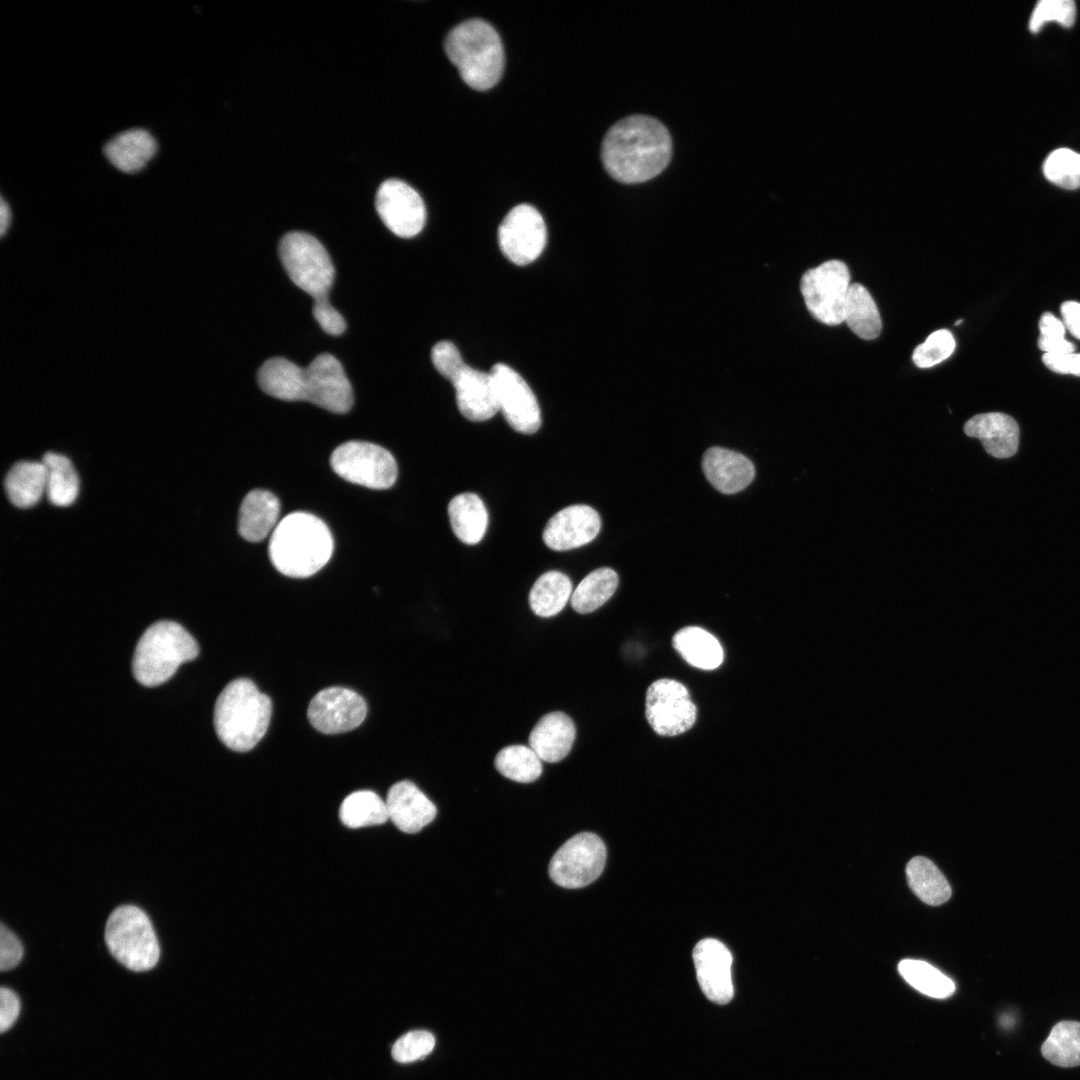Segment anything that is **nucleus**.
I'll return each mask as SVG.
<instances>
[{"instance_id": "obj_35", "label": "nucleus", "mask_w": 1080, "mask_h": 1080, "mask_svg": "<svg viewBox=\"0 0 1080 1080\" xmlns=\"http://www.w3.org/2000/svg\"><path fill=\"white\" fill-rule=\"evenodd\" d=\"M617 586L618 575L613 569L598 568L578 584L571 596V606L580 614L591 613L611 598Z\"/></svg>"}, {"instance_id": "obj_33", "label": "nucleus", "mask_w": 1080, "mask_h": 1080, "mask_svg": "<svg viewBox=\"0 0 1080 1080\" xmlns=\"http://www.w3.org/2000/svg\"><path fill=\"white\" fill-rule=\"evenodd\" d=\"M339 817L353 829L380 825L389 819L385 800L370 790L349 794L340 805Z\"/></svg>"}, {"instance_id": "obj_43", "label": "nucleus", "mask_w": 1080, "mask_h": 1080, "mask_svg": "<svg viewBox=\"0 0 1080 1080\" xmlns=\"http://www.w3.org/2000/svg\"><path fill=\"white\" fill-rule=\"evenodd\" d=\"M23 957L20 940L3 924L0 928V969L8 971L15 968Z\"/></svg>"}, {"instance_id": "obj_24", "label": "nucleus", "mask_w": 1080, "mask_h": 1080, "mask_svg": "<svg viewBox=\"0 0 1080 1080\" xmlns=\"http://www.w3.org/2000/svg\"><path fill=\"white\" fill-rule=\"evenodd\" d=\"M109 162L124 173L142 170L157 152V142L143 128H132L118 133L104 146Z\"/></svg>"}, {"instance_id": "obj_42", "label": "nucleus", "mask_w": 1080, "mask_h": 1080, "mask_svg": "<svg viewBox=\"0 0 1080 1080\" xmlns=\"http://www.w3.org/2000/svg\"><path fill=\"white\" fill-rule=\"evenodd\" d=\"M312 313L320 327L329 335H341L346 329L343 316L330 304L328 298L314 300Z\"/></svg>"}, {"instance_id": "obj_16", "label": "nucleus", "mask_w": 1080, "mask_h": 1080, "mask_svg": "<svg viewBox=\"0 0 1080 1080\" xmlns=\"http://www.w3.org/2000/svg\"><path fill=\"white\" fill-rule=\"evenodd\" d=\"M490 373L496 383L500 410L510 427L522 434L538 431L540 407L527 382L504 363L493 365Z\"/></svg>"}, {"instance_id": "obj_26", "label": "nucleus", "mask_w": 1080, "mask_h": 1080, "mask_svg": "<svg viewBox=\"0 0 1080 1080\" xmlns=\"http://www.w3.org/2000/svg\"><path fill=\"white\" fill-rule=\"evenodd\" d=\"M448 516L452 530L461 542L474 545L484 537L488 512L478 495L466 492L454 496L448 504Z\"/></svg>"}, {"instance_id": "obj_20", "label": "nucleus", "mask_w": 1080, "mask_h": 1080, "mask_svg": "<svg viewBox=\"0 0 1080 1080\" xmlns=\"http://www.w3.org/2000/svg\"><path fill=\"white\" fill-rule=\"evenodd\" d=\"M388 818L404 833H417L437 814L434 803L411 781L393 784L386 797Z\"/></svg>"}, {"instance_id": "obj_41", "label": "nucleus", "mask_w": 1080, "mask_h": 1080, "mask_svg": "<svg viewBox=\"0 0 1080 1080\" xmlns=\"http://www.w3.org/2000/svg\"><path fill=\"white\" fill-rule=\"evenodd\" d=\"M434 1036L424 1030L410 1031L392 1046L391 1054L400 1063H410L428 1055L434 1048Z\"/></svg>"}, {"instance_id": "obj_30", "label": "nucleus", "mask_w": 1080, "mask_h": 1080, "mask_svg": "<svg viewBox=\"0 0 1080 1080\" xmlns=\"http://www.w3.org/2000/svg\"><path fill=\"white\" fill-rule=\"evenodd\" d=\"M906 876L911 890L928 905L943 904L951 896V887L942 872L923 856H916L908 862Z\"/></svg>"}, {"instance_id": "obj_3", "label": "nucleus", "mask_w": 1080, "mask_h": 1080, "mask_svg": "<svg viewBox=\"0 0 1080 1080\" xmlns=\"http://www.w3.org/2000/svg\"><path fill=\"white\" fill-rule=\"evenodd\" d=\"M332 534L324 521L307 512H293L281 519L269 541V557L283 575L306 578L330 560Z\"/></svg>"}, {"instance_id": "obj_34", "label": "nucleus", "mask_w": 1080, "mask_h": 1080, "mask_svg": "<svg viewBox=\"0 0 1080 1080\" xmlns=\"http://www.w3.org/2000/svg\"><path fill=\"white\" fill-rule=\"evenodd\" d=\"M1042 1056L1055 1066L1070 1068L1080 1065V1022L1064 1020L1056 1023L1041 1046Z\"/></svg>"}, {"instance_id": "obj_13", "label": "nucleus", "mask_w": 1080, "mask_h": 1080, "mask_svg": "<svg viewBox=\"0 0 1080 1080\" xmlns=\"http://www.w3.org/2000/svg\"><path fill=\"white\" fill-rule=\"evenodd\" d=\"M645 714L657 734L676 736L694 725L697 709L682 683L662 678L654 681L647 689Z\"/></svg>"}, {"instance_id": "obj_29", "label": "nucleus", "mask_w": 1080, "mask_h": 1080, "mask_svg": "<svg viewBox=\"0 0 1080 1080\" xmlns=\"http://www.w3.org/2000/svg\"><path fill=\"white\" fill-rule=\"evenodd\" d=\"M844 322L864 340L875 339L881 333L882 321L877 305L869 291L859 283L849 287Z\"/></svg>"}, {"instance_id": "obj_23", "label": "nucleus", "mask_w": 1080, "mask_h": 1080, "mask_svg": "<svg viewBox=\"0 0 1080 1080\" xmlns=\"http://www.w3.org/2000/svg\"><path fill=\"white\" fill-rule=\"evenodd\" d=\"M576 737L571 718L555 711L544 715L529 735V746L545 762L556 763L570 752Z\"/></svg>"}, {"instance_id": "obj_14", "label": "nucleus", "mask_w": 1080, "mask_h": 1080, "mask_svg": "<svg viewBox=\"0 0 1080 1080\" xmlns=\"http://www.w3.org/2000/svg\"><path fill=\"white\" fill-rule=\"evenodd\" d=\"M546 241L547 230L541 214L526 203L513 207L498 227L500 250L509 261L519 266L537 259Z\"/></svg>"}, {"instance_id": "obj_44", "label": "nucleus", "mask_w": 1080, "mask_h": 1080, "mask_svg": "<svg viewBox=\"0 0 1080 1080\" xmlns=\"http://www.w3.org/2000/svg\"><path fill=\"white\" fill-rule=\"evenodd\" d=\"M20 1011L18 996L10 989L0 990V1032L7 1031L16 1021Z\"/></svg>"}, {"instance_id": "obj_5", "label": "nucleus", "mask_w": 1080, "mask_h": 1080, "mask_svg": "<svg viewBox=\"0 0 1080 1080\" xmlns=\"http://www.w3.org/2000/svg\"><path fill=\"white\" fill-rule=\"evenodd\" d=\"M444 50L463 81L475 90L492 88L503 74L501 38L483 19H469L451 29L445 38Z\"/></svg>"}, {"instance_id": "obj_9", "label": "nucleus", "mask_w": 1080, "mask_h": 1080, "mask_svg": "<svg viewBox=\"0 0 1080 1080\" xmlns=\"http://www.w3.org/2000/svg\"><path fill=\"white\" fill-rule=\"evenodd\" d=\"M330 465L344 480L378 490L393 486L398 474L396 460L388 450L363 441L339 445L330 456Z\"/></svg>"}, {"instance_id": "obj_49", "label": "nucleus", "mask_w": 1080, "mask_h": 1080, "mask_svg": "<svg viewBox=\"0 0 1080 1080\" xmlns=\"http://www.w3.org/2000/svg\"><path fill=\"white\" fill-rule=\"evenodd\" d=\"M11 219H12V212H11L10 206L5 201V199L3 197H1V204H0V224H1V228H0V232H1L2 236H4L5 233L7 232V230L9 229L10 224H11Z\"/></svg>"}, {"instance_id": "obj_36", "label": "nucleus", "mask_w": 1080, "mask_h": 1080, "mask_svg": "<svg viewBox=\"0 0 1080 1080\" xmlns=\"http://www.w3.org/2000/svg\"><path fill=\"white\" fill-rule=\"evenodd\" d=\"M898 971L912 987L927 996L942 999L955 991L954 982L925 961L903 959L898 964Z\"/></svg>"}, {"instance_id": "obj_22", "label": "nucleus", "mask_w": 1080, "mask_h": 1080, "mask_svg": "<svg viewBox=\"0 0 1080 1080\" xmlns=\"http://www.w3.org/2000/svg\"><path fill=\"white\" fill-rule=\"evenodd\" d=\"M963 430L967 436L978 438L986 452L995 458H1008L1017 452L1019 427L1007 414H977L965 423Z\"/></svg>"}, {"instance_id": "obj_46", "label": "nucleus", "mask_w": 1080, "mask_h": 1080, "mask_svg": "<svg viewBox=\"0 0 1080 1080\" xmlns=\"http://www.w3.org/2000/svg\"><path fill=\"white\" fill-rule=\"evenodd\" d=\"M1061 314L1065 328L1080 339V303L1067 301L1061 305Z\"/></svg>"}, {"instance_id": "obj_18", "label": "nucleus", "mask_w": 1080, "mask_h": 1080, "mask_svg": "<svg viewBox=\"0 0 1080 1080\" xmlns=\"http://www.w3.org/2000/svg\"><path fill=\"white\" fill-rule=\"evenodd\" d=\"M732 954L719 940L706 938L693 950L699 985L706 997L717 1004H727L734 995L731 977Z\"/></svg>"}, {"instance_id": "obj_27", "label": "nucleus", "mask_w": 1080, "mask_h": 1080, "mask_svg": "<svg viewBox=\"0 0 1080 1080\" xmlns=\"http://www.w3.org/2000/svg\"><path fill=\"white\" fill-rule=\"evenodd\" d=\"M4 487L10 502L26 509L36 505L46 493V471L37 461L15 463L6 474Z\"/></svg>"}, {"instance_id": "obj_6", "label": "nucleus", "mask_w": 1080, "mask_h": 1080, "mask_svg": "<svg viewBox=\"0 0 1080 1080\" xmlns=\"http://www.w3.org/2000/svg\"><path fill=\"white\" fill-rule=\"evenodd\" d=\"M195 639L180 624L162 620L149 626L139 639L132 672L142 685L153 687L169 680L184 662L197 657Z\"/></svg>"}, {"instance_id": "obj_17", "label": "nucleus", "mask_w": 1080, "mask_h": 1080, "mask_svg": "<svg viewBox=\"0 0 1080 1080\" xmlns=\"http://www.w3.org/2000/svg\"><path fill=\"white\" fill-rule=\"evenodd\" d=\"M367 704L362 696L343 687H329L310 701L307 716L311 725L324 734H338L357 728L365 719Z\"/></svg>"}, {"instance_id": "obj_38", "label": "nucleus", "mask_w": 1080, "mask_h": 1080, "mask_svg": "<svg viewBox=\"0 0 1080 1080\" xmlns=\"http://www.w3.org/2000/svg\"><path fill=\"white\" fill-rule=\"evenodd\" d=\"M1045 177L1055 185L1074 190L1080 187V154L1067 148L1054 150L1043 164Z\"/></svg>"}, {"instance_id": "obj_2", "label": "nucleus", "mask_w": 1080, "mask_h": 1080, "mask_svg": "<svg viewBox=\"0 0 1080 1080\" xmlns=\"http://www.w3.org/2000/svg\"><path fill=\"white\" fill-rule=\"evenodd\" d=\"M672 155L667 128L648 115H631L607 131L601 158L608 174L618 182L637 184L659 175Z\"/></svg>"}, {"instance_id": "obj_4", "label": "nucleus", "mask_w": 1080, "mask_h": 1080, "mask_svg": "<svg viewBox=\"0 0 1080 1080\" xmlns=\"http://www.w3.org/2000/svg\"><path fill=\"white\" fill-rule=\"evenodd\" d=\"M272 714L270 698L247 678L228 683L214 707L218 738L237 752L251 750L265 735Z\"/></svg>"}, {"instance_id": "obj_11", "label": "nucleus", "mask_w": 1080, "mask_h": 1080, "mask_svg": "<svg viewBox=\"0 0 1080 1080\" xmlns=\"http://www.w3.org/2000/svg\"><path fill=\"white\" fill-rule=\"evenodd\" d=\"M849 283V269L840 260H829L806 271L800 290L810 314L830 326L844 322Z\"/></svg>"}, {"instance_id": "obj_25", "label": "nucleus", "mask_w": 1080, "mask_h": 1080, "mask_svg": "<svg viewBox=\"0 0 1080 1080\" xmlns=\"http://www.w3.org/2000/svg\"><path fill=\"white\" fill-rule=\"evenodd\" d=\"M280 501L270 491L255 489L243 499L238 518V532L250 542L263 540L278 525Z\"/></svg>"}, {"instance_id": "obj_1", "label": "nucleus", "mask_w": 1080, "mask_h": 1080, "mask_svg": "<svg viewBox=\"0 0 1080 1080\" xmlns=\"http://www.w3.org/2000/svg\"><path fill=\"white\" fill-rule=\"evenodd\" d=\"M257 381L266 394L284 401H308L332 413H346L353 405V390L343 366L329 353L316 356L305 368L273 357L258 370Z\"/></svg>"}, {"instance_id": "obj_48", "label": "nucleus", "mask_w": 1080, "mask_h": 1080, "mask_svg": "<svg viewBox=\"0 0 1080 1080\" xmlns=\"http://www.w3.org/2000/svg\"><path fill=\"white\" fill-rule=\"evenodd\" d=\"M1038 346L1041 350L1048 354H1066L1074 353V345L1063 338H1045L1039 337Z\"/></svg>"}, {"instance_id": "obj_47", "label": "nucleus", "mask_w": 1080, "mask_h": 1080, "mask_svg": "<svg viewBox=\"0 0 1080 1080\" xmlns=\"http://www.w3.org/2000/svg\"><path fill=\"white\" fill-rule=\"evenodd\" d=\"M1039 329L1041 337L1063 338L1066 328L1063 321L1056 318L1052 313L1046 312L1041 316Z\"/></svg>"}, {"instance_id": "obj_10", "label": "nucleus", "mask_w": 1080, "mask_h": 1080, "mask_svg": "<svg viewBox=\"0 0 1080 1080\" xmlns=\"http://www.w3.org/2000/svg\"><path fill=\"white\" fill-rule=\"evenodd\" d=\"M437 371L452 383L458 409L468 420L485 421L500 410L492 374L468 366L460 352L445 357Z\"/></svg>"}, {"instance_id": "obj_19", "label": "nucleus", "mask_w": 1080, "mask_h": 1080, "mask_svg": "<svg viewBox=\"0 0 1080 1080\" xmlns=\"http://www.w3.org/2000/svg\"><path fill=\"white\" fill-rule=\"evenodd\" d=\"M601 519L592 507L575 504L558 511L547 522L543 541L555 551H566L591 542L599 533Z\"/></svg>"}, {"instance_id": "obj_31", "label": "nucleus", "mask_w": 1080, "mask_h": 1080, "mask_svg": "<svg viewBox=\"0 0 1080 1080\" xmlns=\"http://www.w3.org/2000/svg\"><path fill=\"white\" fill-rule=\"evenodd\" d=\"M46 471V495L56 506L74 503L79 493V477L70 461L62 454L47 452L42 458Z\"/></svg>"}, {"instance_id": "obj_12", "label": "nucleus", "mask_w": 1080, "mask_h": 1080, "mask_svg": "<svg viewBox=\"0 0 1080 1080\" xmlns=\"http://www.w3.org/2000/svg\"><path fill=\"white\" fill-rule=\"evenodd\" d=\"M604 842L594 833L581 832L554 853L549 864L552 881L564 888L589 885L602 873L606 862Z\"/></svg>"}, {"instance_id": "obj_50", "label": "nucleus", "mask_w": 1080, "mask_h": 1080, "mask_svg": "<svg viewBox=\"0 0 1080 1080\" xmlns=\"http://www.w3.org/2000/svg\"><path fill=\"white\" fill-rule=\"evenodd\" d=\"M962 322H963V320L960 319V320L956 321L954 325L957 326V325L961 324Z\"/></svg>"}, {"instance_id": "obj_21", "label": "nucleus", "mask_w": 1080, "mask_h": 1080, "mask_svg": "<svg viewBox=\"0 0 1080 1080\" xmlns=\"http://www.w3.org/2000/svg\"><path fill=\"white\" fill-rule=\"evenodd\" d=\"M702 468L708 481L724 494L743 490L755 476L754 465L746 456L722 447H711L704 453Z\"/></svg>"}, {"instance_id": "obj_15", "label": "nucleus", "mask_w": 1080, "mask_h": 1080, "mask_svg": "<svg viewBox=\"0 0 1080 1080\" xmlns=\"http://www.w3.org/2000/svg\"><path fill=\"white\" fill-rule=\"evenodd\" d=\"M377 213L385 226L401 238L421 232L426 222V208L419 193L399 179H388L375 197Z\"/></svg>"}, {"instance_id": "obj_39", "label": "nucleus", "mask_w": 1080, "mask_h": 1080, "mask_svg": "<svg viewBox=\"0 0 1080 1080\" xmlns=\"http://www.w3.org/2000/svg\"><path fill=\"white\" fill-rule=\"evenodd\" d=\"M954 349L952 333L947 329H939L914 349L912 360L919 368H930L947 359Z\"/></svg>"}, {"instance_id": "obj_37", "label": "nucleus", "mask_w": 1080, "mask_h": 1080, "mask_svg": "<svg viewBox=\"0 0 1080 1080\" xmlns=\"http://www.w3.org/2000/svg\"><path fill=\"white\" fill-rule=\"evenodd\" d=\"M495 767L504 777L519 783H530L542 773L541 759L530 746L510 745L495 757Z\"/></svg>"}, {"instance_id": "obj_32", "label": "nucleus", "mask_w": 1080, "mask_h": 1080, "mask_svg": "<svg viewBox=\"0 0 1080 1080\" xmlns=\"http://www.w3.org/2000/svg\"><path fill=\"white\" fill-rule=\"evenodd\" d=\"M572 596V583L567 575L559 571L542 574L533 584L529 593V605L540 617H552L566 606Z\"/></svg>"}, {"instance_id": "obj_45", "label": "nucleus", "mask_w": 1080, "mask_h": 1080, "mask_svg": "<svg viewBox=\"0 0 1080 1080\" xmlns=\"http://www.w3.org/2000/svg\"><path fill=\"white\" fill-rule=\"evenodd\" d=\"M1044 364L1052 371L1060 374H1072L1080 377V354H1048L1042 357Z\"/></svg>"}, {"instance_id": "obj_40", "label": "nucleus", "mask_w": 1080, "mask_h": 1080, "mask_svg": "<svg viewBox=\"0 0 1080 1080\" xmlns=\"http://www.w3.org/2000/svg\"><path fill=\"white\" fill-rule=\"evenodd\" d=\"M1076 6L1072 0H1042L1037 3L1030 21L1031 32H1038L1046 22L1056 21L1064 27L1073 26Z\"/></svg>"}, {"instance_id": "obj_8", "label": "nucleus", "mask_w": 1080, "mask_h": 1080, "mask_svg": "<svg viewBox=\"0 0 1080 1080\" xmlns=\"http://www.w3.org/2000/svg\"><path fill=\"white\" fill-rule=\"evenodd\" d=\"M279 258L292 282L314 300L328 298L335 269L322 243L314 236L292 231L279 242Z\"/></svg>"}, {"instance_id": "obj_7", "label": "nucleus", "mask_w": 1080, "mask_h": 1080, "mask_svg": "<svg viewBox=\"0 0 1080 1080\" xmlns=\"http://www.w3.org/2000/svg\"><path fill=\"white\" fill-rule=\"evenodd\" d=\"M105 941L112 956L132 971L150 970L159 960L160 948L152 924L136 906L123 905L110 914Z\"/></svg>"}, {"instance_id": "obj_28", "label": "nucleus", "mask_w": 1080, "mask_h": 1080, "mask_svg": "<svg viewBox=\"0 0 1080 1080\" xmlns=\"http://www.w3.org/2000/svg\"><path fill=\"white\" fill-rule=\"evenodd\" d=\"M672 643L682 658L696 668L713 670L723 661L719 641L703 628L684 627L675 633Z\"/></svg>"}]
</instances>
